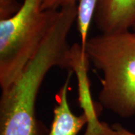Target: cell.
<instances>
[{"label":"cell","instance_id":"obj_1","mask_svg":"<svg viewBox=\"0 0 135 135\" xmlns=\"http://www.w3.org/2000/svg\"><path fill=\"white\" fill-rule=\"evenodd\" d=\"M77 4L62 7L53 26L20 76L0 98V135H44L35 116V104L41 84L53 67L68 69L67 38L77 19Z\"/></svg>","mask_w":135,"mask_h":135},{"label":"cell","instance_id":"obj_2","mask_svg":"<svg viewBox=\"0 0 135 135\" xmlns=\"http://www.w3.org/2000/svg\"><path fill=\"white\" fill-rule=\"evenodd\" d=\"M89 62L103 74L100 104L119 116L135 114V33L129 30L89 38Z\"/></svg>","mask_w":135,"mask_h":135},{"label":"cell","instance_id":"obj_3","mask_svg":"<svg viewBox=\"0 0 135 135\" xmlns=\"http://www.w3.org/2000/svg\"><path fill=\"white\" fill-rule=\"evenodd\" d=\"M43 0H23L17 12L0 19V87L6 89L38 52L59 10H43Z\"/></svg>","mask_w":135,"mask_h":135},{"label":"cell","instance_id":"obj_4","mask_svg":"<svg viewBox=\"0 0 135 135\" xmlns=\"http://www.w3.org/2000/svg\"><path fill=\"white\" fill-rule=\"evenodd\" d=\"M89 60L80 44H74L70 47L68 53V70L74 71L79 80L80 105L88 116L89 122L84 135H117L115 130L98 120V111L93 106L89 96V80L87 77Z\"/></svg>","mask_w":135,"mask_h":135},{"label":"cell","instance_id":"obj_5","mask_svg":"<svg viewBox=\"0 0 135 135\" xmlns=\"http://www.w3.org/2000/svg\"><path fill=\"white\" fill-rule=\"evenodd\" d=\"M94 20L101 33L129 30L135 26V0H98Z\"/></svg>","mask_w":135,"mask_h":135},{"label":"cell","instance_id":"obj_6","mask_svg":"<svg viewBox=\"0 0 135 135\" xmlns=\"http://www.w3.org/2000/svg\"><path fill=\"white\" fill-rule=\"evenodd\" d=\"M72 74V70H68L67 78L56 95L53 122L47 135H77L89 122L88 116L84 112L80 116L74 115L68 103V94Z\"/></svg>","mask_w":135,"mask_h":135},{"label":"cell","instance_id":"obj_7","mask_svg":"<svg viewBox=\"0 0 135 135\" xmlns=\"http://www.w3.org/2000/svg\"><path fill=\"white\" fill-rule=\"evenodd\" d=\"M98 0H78L77 2V27L79 32L81 47L85 51L88 41V34L92 19H94L96 11Z\"/></svg>","mask_w":135,"mask_h":135},{"label":"cell","instance_id":"obj_8","mask_svg":"<svg viewBox=\"0 0 135 135\" xmlns=\"http://www.w3.org/2000/svg\"><path fill=\"white\" fill-rule=\"evenodd\" d=\"M18 9L15 0H0V19L9 17Z\"/></svg>","mask_w":135,"mask_h":135},{"label":"cell","instance_id":"obj_9","mask_svg":"<svg viewBox=\"0 0 135 135\" xmlns=\"http://www.w3.org/2000/svg\"><path fill=\"white\" fill-rule=\"evenodd\" d=\"M78 0H43V10H59V8L77 4Z\"/></svg>","mask_w":135,"mask_h":135},{"label":"cell","instance_id":"obj_10","mask_svg":"<svg viewBox=\"0 0 135 135\" xmlns=\"http://www.w3.org/2000/svg\"><path fill=\"white\" fill-rule=\"evenodd\" d=\"M113 128L115 130L117 135H135V133L131 132L128 130H127L120 124H115L113 126Z\"/></svg>","mask_w":135,"mask_h":135},{"label":"cell","instance_id":"obj_11","mask_svg":"<svg viewBox=\"0 0 135 135\" xmlns=\"http://www.w3.org/2000/svg\"><path fill=\"white\" fill-rule=\"evenodd\" d=\"M134 33H135V26H134Z\"/></svg>","mask_w":135,"mask_h":135}]
</instances>
